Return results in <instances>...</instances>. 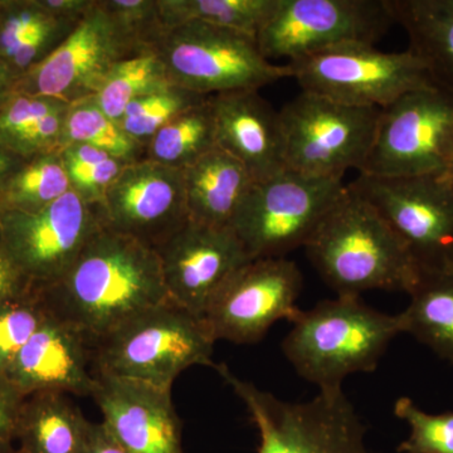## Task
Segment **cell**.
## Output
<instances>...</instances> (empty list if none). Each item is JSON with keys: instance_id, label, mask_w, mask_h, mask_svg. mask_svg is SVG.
I'll return each mask as SVG.
<instances>
[{"instance_id": "bcb514c9", "label": "cell", "mask_w": 453, "mask_h": 453, "mask_svg": "<svg viewBox=\"0 0 453 453\" xmlns=\"http://www.w3.org/2000/svg\"><path fill=\"white\" fill-rule=\"evenodd\" d=\"M0 453H20L19 449H14L12 442L0 445Z\"/></svg>"}, {"instance_id": "e0dca14e", "label": "cell", "mask_w": 453, "mask_h": 453, "mask_svg": "<svg viewBox=\"0 0 453 453\" xmlns=\"http://www.w3.org/2000/svg\"><path fill=\"white\" fill-rule=\"evenodd\" d=\"M155 251L169 299L202 318L223 283L251 261L234 229L190 220Z\"/></svg>"}, {"instance_id": "d590c367", "label": "cell", "mask_w": 453, "mask_h": 453, "mask_svg": "<svg viewBox=\"0 0 453 453\" xmlns=\"http://www.w3.org/2000/svg\"><path fill=\"white\" fill-rule=\"evenodd\" d=\"M50 17L38 0H0V58L7 62L20 41Z\"/></svg>"}, {"instance_id": "4fadbf2b", "label": "cell", "mask_w": 453, "mask_h": 453, "mask_svg": "<svg viewBox=\"0 0 453 453\" xmlns=\"http://www.w3.org/2000/svg\"><path fill=\"white\" fill-rule=\"evenodd\" d=\"M393 23L387 0H280L257 43L268 61L290 62L342 44H374Z\"/></svg>"}, {"instance_id": "9a60e30c", "label": "cell", "mask_w": 453, "mask_h": 453, "mask_svg": "<svg viewBox=\"0 0 453 453\" xmlns=\"http://www.w3.org/2000/svg\"><path fill=\"white\" fill-rule=\"evenodd\" d=\"M303 275L285 257L258 258L244 264L214 295L204 320L214 340L253 344L279 320L294 321Z\"/></svg>"}, {"instance_id": "e575fe53", "label": "cell", "mask_w": 453, "mask_h": 453, "mask_svg": "<svg viewBox=\"0 0 453 453\" xmlns=\"http://www.w3.org/2000/svg\"><path fill=\"white\" fill-rule=\"evenodd\" d=\"M80 22L50 17L46 22L41 23L14 49L7 61L9 67L18 77L23 76L27 71L41 64L53 50L58 49Z\"/></svg>"}, {"instance_id": "2e32d148", "label": "cell", "mask_w": 453, "mask_h": 453, "mask_svg": "<svg viewBox=\"0 0 453 453\" xmlns=\"http://www.w3.org/2000/svg\"><path fill=\"white\" fill-rule=\"evenodd\" d=\"M105 226L157 250L189 222L184 172L139 160L106 193Z\"/></svg>"}, {"instance_id": "ac0fdd59", "label": "cell", "mask_w": 453, "mask_h": 453, "mask_svg": "<svg viewBox=\"0 0 453 453\" xmlns=\"http://www.w3.org/2000/svg\"><path fill=\"white\" fill-rule=\"evenodd\" d=\"M96 402L110 436L127 453H186L172 389L95 372Z\"/></svg>"}, {"instance_id": "8fae6325", "label": "cell", "mask_w": 453, "mask_h": 453, "mask_svg": "<svg viewBox=\"0 0 453 453\" xmlns=\"http://www.w3.org/2000/svg\"><path fill=\"white\" fill-rule=\"evenodd\" d=\"M348 187L380 213L423 275L453 271V188L442 173L359 174Z\"/></svg>"}, {"instance_id": "cb8c5ba5", "label": "cell", "mask_w": 453, "mask_h": 453, "mask_svg": "<svg viewBox=\"0 0 453 453\" xmlns=\"http://www.w3.org/2000/svg\"><path fill=\"white\" fill-rule=\"evenodd\" d=\"M410 296L402 330L453 365V271L423 275Z\"/></svg>"}, {"instance_id": "52a82bcc", "label": "cell", "mask_w": 453, "mask_h": 453, "mask_svg": "<svg viewBox=\"0 0 453 453\" xmlns=\"http://www.w3.org/2000/svg\"><path fill=\"white\" fill-rule=\"evenodd\" d=\"M345 192L342 179L286 169L252 184L231 228L250 259L285 257L306 246Z\"/></svg>"}, {"instance_id": "f6af8a7d", "label": "cell", "mask_w": 453, "mask_h": 453, "mask_svg": "<svg viewBox=\"0 0 453 453\" xmlns=\"http://www.w3.org/2000/svg\"><path fill=\"white\" fill-rule=\"evenodd\" d=\"M443 177L447 179L449 184H451L453 188V154L451 159H449V164H447L445 172L442 173Z\"/></svg>"}, {"instance_id": "603a6c76", "label": "cell", "mask_w": 453, "mask_h": 453, "mask_svg": "<svg viewBox=\"0 0 453 453\" xmlns=\"http://www.w3.org/2000/svg\"><path fill=\"white\" fill-rule=\"evenodd\" d=\"M387 5L432 80L453 92V0H387Z\"/></svg>"}, {"instance_id": "7402d4cb", "label": "cell", "mask_w": 453, "mask_h": 453, "mask_svg": "<svg viewBox=\"0 0 453 453\" xmlns=\"http://www.w3.org/2000/svg\"><path fill=\"white\" fill-rule=\"evenodd\" d=\"M94 426L65 393H35L20 407L18 449L20 453H86Z\"/></svg>"}, {"instance_id": "f546056e", "label": "cell", "mask_w": 453, "mask_h": 453, "mask_svg": "<svg viewBox=\"0 0 453 453\" xmlns=\"http://www.w3.org/2000/svg\"><path fill=\"white\" fill-rule=\"evenodd\" d=\"M208 97L170 83L131 103L119 124L130 138L146 148L157 131Z\"/></svg>"}, {"instance_id": "8992f818", "label": "cell", "mask_w": 453, "mask_h": 453, "mask_svg": "<svg viewBox=\"0 0 453 453\" xmlns=\"http://www.w3.org/2000/svg\"><path fill=\"white\" fill-rule=\"evenodd\" d=\"M214 369L246 404L258 432L257 453H372L342 388L321 389L311 401L291 403L240 380L225 365Z\"/></svg>"}, {"instance_id": "7c38bea8", "label": "cell", "mask_w": 453, "mask_h": 453, "mask_svg": "<svg viewBox=\"0 0 453 453\" xmlns=\"http://www.w3.org/2000/svg\"><path fill=\"white\" fill-rule=\"evenodd\" d=\"M104 226L103 207L73 190L38 211H0L3 243L35 291L64 275Z\"/></svg>"}, {"instance_id": "5bb4252c", "label": "cell", "mask_w": 453, "mask_h": 453, "mask_svg": "<svg viewBox=\"0 0 453 453\" xmlns=\"http://www.w3.org/2000/svg\"><path fill=\"white\" fill-rule=\"evenodd\" d=\"M142 55L96 0L64 43L19 77L16 92L76 103L95 96L113 65Z\"/></svg>"}, {"instance_id": "6da1fadb", "label": "cell", "mask_w": 453, "mask_h": 453, "mask_svg": "<svg viewBox=\"0 0 453 453\" xmlns=\"http://www.w3.org/2000/svg\"><path fill=\"white\" fill-rule=\"evenodd\" d=\"M49 314L96 347L169 299L157 251L104 226L57 281L37 290Z\"/></svg>"}, {"instance_id": "74e56055", "label": "cell", "mask_w": 453, "mask_h": 453, "mask_svg": "<svg viewBox=\"0 0 453 453\" xmlns=\"http://www.w3.org/2000/svg\"><path fill=\"white\" fill-rule=\"evenodd\" d=\"M65 101L16 92L0 110V144L25 131L35 121L64 106Z\"/></svg>"}, {"instance_id": "ab89813d", "label": "cell", "mask_w": 453, "mask_h": 453, "mask_svg": "<svg viewBox=\"0 0 453 453\" xmlns=\"http://www.w3.org/2000/svg\"><path fill=\"white\" fill-rule=\"evenodd\" d=\"M33 291L31 283L9 256L0 235V303L19 299Z\"/></svg>"}, {"instance_id": "4316f807", "label": "cell", "mask_w": 453, "mask_h": 453, "mask_svg": "<svg viewBox=\"0 0 453 453\" xmlns=\"http://www.w3.org/2000/svg\"><path fill=\"white\" fill-rule=\"evenodd\" d=\"M74 144L92 146L127 163L145 157V146L130 138L119 122L111 120L97 105L95 96L70 104L61 149Z\"/></svg>"}, {"instance_id": "b9f144b4", "label": "cell", "mask_w": 453, "mask_h": 453, "mask_svg": "<svg viewBox=\"0 0 453 453\" xmlns=\"http://www.w3.org/2000/svg\"><path fill=\"white\" fill-rule=\"evenodd\" d=\"M25 157H19L9 150L4 145L0 144V203L7 188L9 180L26 163Z\"/></svg>"}, {"instance_id": "3957f363", "label": "cell", "mask_w": 453, "mask_h": 453, "mask_svg": "<svg viewBox=\"0 0 453 453\" xmlns=\"http://www.w3.org/2000/svg\"><path fill=\"white\" fill-rule=\"evenodd\" d=\"M402 330L399 315H387L357 296H338L301 311L282 351L303 380L321 389L342 388L354 372H372Z\"/></svg>"}, {"instance_id": "ffe728a7", "label": "cell", "mask_w": 453, "mask_h": 453, "mask_svg": "<svg viewBox=\"0 0 453 453\" xmlns=\"http://www.w3.org/2000/svg\"><path fill=\"white\" fill-rule=\"evenodd\" d=\"M211 101L217 148L242 164L253 181L286 170L281 116L259 91L214 95Z\"/></svg>"}, {"instance_id": "4dcf8cb0", "label": "cell", "mask_w": 453, "mask_h": 453, "mask_svg": "<svg viewBox=\"0 0 453 453\" xmlns=\"http://www.w3.org/2000/svg\"><path fill=\"white\" fill-rule=\"evenodd\" d=\"M59 153L71 190L98 207H103L107 190L125 166L131 164L88 145L65 146Z\"/></svg>"}, {"instance_id": "60d3db41", "label": "cell", "mask_w": 453, "mask_h": 453, "mask_svg": "<svg viewBox=\"0 0 453 453\" xmlns=\"http://www.w3.org/2000/svg\"><path fill=\"white\" fill-rule=\"evenodd\" d=\"M50 16L80 20L94 8L96 0H38Z\"/></svg>"}, {"instance_id": "5b68a950", "label": "cell", "mask_w": 453, "mask_h": 453, "mask_svg": "<svg viewBox=\"0 0 453 453\" xmlns=\"http://www.w3.org/2000/svg\"><path fill=\"white\" fill-rule=\"evenodd\" d=\"M169 81L203 96L259 91L291 77L288 65L271 64L257 38L234 29L187 22L165 28L155 44Z\"/></svg>"}, {"instance_id": "484cf974", "label": "cell", "mask_w": 453, "mask_h": 453, "mask_svg": "<svg viewBox=\"0 0 453 453\" xmlns=\"http://www.w3.org/2000/svg\"><path fill=\"white\" fill-rule=\"evenodd\" d=\"M157 5L166 28L203 22L257 38L276 13L280 0H157Z\"/></svg>"}, {"instance_id": "ba28073f", "label": "cell", "mask_w": 453, "mask_h": 453, "mask_svg": "<svg viewBox=\"0 0 453 453\" xmlns=\"http://www.w3.org/2000/svg\"><path fill=\"white\" fill-rule=\"evenodd\" d=\"M286 65L303 91L351 106L383 109L407 92L436 83L410 49L381 52L374 44H342Z\"/></svg>"}, {"instance_id": "7bdbcfd3", "label": "cell", "mask_w": 453, "mask_h": 453, "mask_svg": "<svg viewBox=\"0 0 453 453\" xmlns=\"http://www.w3.org/2000/svg\"><path fill=\"white\" fill-rule=\"evenodd\" d=\"M86 453H127L113 441L103 423H95L91 442Z\"/></svg>"}, {"instance_id": "9c48e42d", "label": "cell", "mask_w": 453, "mask_h": 453, "mask_svg": "<svg viewBox=\"0 0 453 453\" xmlns=\"http://www.w3.org/2000/svg\"><path fill=\"white\" fill-rule=\"evenodd\" d=\"M452 154L453 92L434 83L380 109L374 140L359 174H441Z\"/></svg>"}, {"instance_id": "f35d334b", "label": "cell", "mask_w": 453, "mask_h": 453, "mask_svg": "<svg viewBox=\"0 0 453 453\" xmlns=\"http://www.w3.org/2000/svg\"><path fill=\"white\" fill-rule=\"evenodd\" d=\"M25 395L16 387L0 377V445L12 442L16 438L18 418Z\"/></svg>"}, {"instance_id": "277c9868", "label": "cell", "mask_w": 453, "mask_h": 453, "mask_svg": "<svg viewBox=\"0 0 453 453\" xmlns=\"http://www.w3.org/2000/svg\"><path fill=\"white\" fill-rule=\"evenodd\" d=\"M204 318L168 299L122 325L92 349L94 372L172 389L190 366L216 368Z\"/></svg>"}, {"instance_id": "d6986e66", "label": "cell", "mask_w": 453, "mask_h": 453, "mask_svg": "<svg viewBox=\"0 0 453 453\" xmlns=\"http://www.w3.org/2000/svg\"><path fill=\"white\" fill-rule=\"evenodd\" d=\"M5 380L25 396L40 392L92 396L96 386L92 349L50 315L19 351Z\"/></svg>"}, {"instance_id": "7a4b0ae2", "label": "cell", "mask_w": 453, "mask_h": 453, "mask_svg": "<svg viewBox=\"0 0 453 453\" xmlns=\"http://www.w3.org/2000/svg\"><path fill=\"white\" fill-rule=\"evenodd\" d=\"M305 249L338 296L360 297L371 290L410 295L423 276L380 213L348 186Z\"/></svg>"}, {"instance_id": "1f68e13d", "label": "cell", "mask_w": 453, "mask_h": 453, "mask_svg": "<svg viewBox=\"0 0 453 453\" xmlns=\"http://www.w3.org/2000/svg\"><path fill=\"white\" fill-rule=\"evenodd\" d=\"M49 316L37 291L0 303V377L5 378L19 351Z\"/></svg>"}, {"instance_id": "836d02e7", "label": "cell", "mask_w": 453, "mask_h": 453, "mask_svg": "<svg viewBox=\"0 0 453 453\" xmlns=\"http://www.w3.org/2000/svg\"><path fill=\"white\" fill-rule=\"evenodd\" d=\"M101 5L142 53H154L165 31L157 0H100Z\"/></svg>"}, {"instance_id": "f1b7e54d", "label": "cell", "mask_w": 453, "mask_h": 453, "mask_svg": "<svg viewBox=\"0 0 453 453\" xmlns=\"http://www.w3.org/2000/svg\"><path fill=\"white\" fill-rule=\"evenodd\" d=\"M170 83L157 53H145L113 65L95 100L111 120L120 122L131 103Z\"/></svg>"}, {"instance_id": "8d00e7d4", "label": "cell", "mask_w": 453, "mask_h": 453, "mask_svg": "<svg viewBox=\"0 0 453 453\" xmlns=\"http://www.w3.org/2000/svg\"><path fill=\"white\" fill-rule=\"evenodd\" d=\"M68 109L70 104H65L56 111L35 121L25 131L8 140L5 148L25 159L61 150Z\"/></svg>"}, {"instance_id": "ee69618b", "label": "cell", "mask_w": 453, "mask_h": 453, "mask_svg": "<svg viewBox=\"0 0 453 453\" xmlns=\"http://www.w3.org/2000/svg\"><path fill=\"white\" fill-rule=\"evenodd\" d=\"M18 80L19 77L9 67L7 62L0 58V110L16 94Z\"/></svg>"}, {"instance_id": "d4e9b609", "label": "cell", "mask_w": 453, "mask_h": 453, "mask_svg": "<svg viewBox=\"0 0 453 453\" xmlns=\"http://www.w3.org/2000/svg\"><path fill=\"white\" fill-rule=\"evenodd\" d=\"M216 148V127L210 96L157 131L146 145L144 159L184 170Z\"/></svg>"}, {"instance_id": "83f0119b", "label": "cell", "mask_w": 453, "mask_h": 453, "mask_svg": "<svg viewBox=\"0 0 453 453\" xmlns=\"http://www.w3.org/2000/svg\"><path fill=\"white\" fill-rule=\"evenodd\" d=\"M71 192L61 153L37 155L20 166L9 180L0 211H38Z\"/></svg>"}, {"instance_id": "44dd1931", "label": "cell", "mask_w": 453, "mask_h": 453, "mask_svg": "<svg viewBox=\"0 0 453 453\" xmlns=\"http://www.w3.org/2000/svg\"><path fill=\"white\" fill-rule=\"evenodd\" d=\"M183 172L190 222L231 228L235 211L255 183L242 164L216 148Z\"/></svg>"}, {"instance_id": "d6a6232c", "label": "cell", "mask_w": 453, "mask_h": 453, "mask_svg": "<svg viewBox=\"0 0 453 453\" xmlns=\"http://www.w3.org/2000/svg\"><path fill=\"white\" fill-rule=\"evenodd\" d=\"M395 414L411 428L410 437L399 445L398 453H453V411L426 413L412 399L402 396L395 402Z\"/></svg>"}, {"instance_id": "30bf717a", "label": "cell", "mask_w": 453, "mask_h": 453, "mask_svg": "<svg viewBox=\"0 0 453 453\" xmlns=\"http://www.w3.org/2000/svg\"><path fill=\"white\" fill-rule=\"evenodd\" d=\"M380 109L336 103L303 91L283 106L286 169L315 178L342 179L362 170Z\"/></svg>"}]
</instances>
